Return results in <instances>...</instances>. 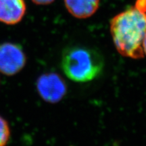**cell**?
Wrapping results in <instances>:
<instances>
[{
    "label": "cell",
    "instance_id": "cell-5",
    "mask_svg": "<svg viewBox=\"0 0 146 146\" xmlns=\"http://www.w3.org/2000/svg\"><path fill=\"white\" fill-rule=\"evenodd\" d=\"M24 0H0V22L5 25L19 23L26 13Z\"/></svg>",
    "mask_w": 146,
    "mask_h": 146
},
{
    "label": "cell",
    "instance_id": "cell-1",
    "mask_svg": "<svg viewBox=\"0 0 146 146\" xmlns=\"http://www.w3.org/2000/svg\"><path fill=\"white\" fill-rule=\"evenodd\" d=\"M110 25L115 47L120 55L135 60L144 57L146 0H136L134 6L114 16Z\"/></svg>",
    "mask_w": 146,
    "mask_h": 146
},
{
    "label": "cell",
    "instance_id": "cell-7",
    "mask_svg": "<svg viewBox=\"0 0 146 146\" xmlns=\"http://www.w3.org/2000/svg\"><path fill=\"white\" fill-rule=\"evenodd\" d=\"M10 138V128L6 120L0 116V146H5Z\"/></svg>",
    "mask_w": 146,
    "mask_h": 146
},
{
    "label": "cell",
    "instance_id": "cell-6",
    "mask_svg": "<svg viewBox=\"0 0 146 146\" xmlns=\"http://www.w3.org/2000/svg\"><path fill=\"white\" fill-rule=\"evenodd\" d=\"M66 8L74 17L84 19L96 13L100 0H64Z\"/></svg>",
    "mask_w": 146,
    "mask_h": 146
},
{
    "label": "cell",
    "instance_id": "cell-3",
    "mask_svg": "<svg viewBox=\"0 0 146 146\" xmlns=\"http://www.w3.org/2000/svg\"><path fill=\"white\" fill-rule=\"evenodd\" d=\"M27 57L21 45L13 43L0 44V72L13 76L23 70Z\"/></svg>",
    "mask_w": 146,
    "mask_h": 146
},
{
    "label": "cell",
    "instance_id": "cell-9",
    "mask_svg": "<svg viewBox=\"0 0 146 146\" xmlns=\"http://www.w3.org/2000/svg\"><path fill=\"white\" fill-rule=\"evenodd\" d=\"M142 47H143V50L144 54L146 55V33L145 36H144L143 40V43H142Z\"/></svg>",
    "mask_w": 146,
    "mask_h": 146
},
{
    "label": "cell",
    "instance_id": "cell-4",
    "mask_svg": "<svg viewBox=\"0 0 146 146\" xmlns=\"http://www.w3.org/2000/svg\"><path fill=\"white\" fill-rule=\"evenodd\" d=\"M36 89L42 99L51 104L61 101L67 92L66 84L55 72L45 73L40 76L36 81Z\"/></svg>",
    "mask_w": 146,
    "mask_h": 146
},
{
    "label": "cell",
    "instance_id": "cell-8",
    "mask_svg": "<svg viewBox=\"0 0 146 146\" xmlns=\"http://www.w3.org/2000/svg\"><path fill=\"white\" fill-rule=\"evenodd\" d=\"M31 1L37 5H48L54 1V0H31Z\"/></svg>",
    "mask_w": 146,
    "mask_h": 146
},
{
    "label": "cell",
    "instance_id": "cell-2",
    "mask_svg": "<svg viewBox=\"0 0 146 146\" xmlns=\"http://www.w3.org/2000/svg\"><path fill=\"white\" fill-rule=\"evenodd\" d=\"M104 60L98 50L83 45H70L62 53L61 68L69 79L77 83L93 81L102 74Z\"/></svg>",
    "mask_w": 146,
    "mask_h": 146
}]
</instances>
